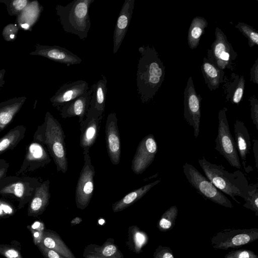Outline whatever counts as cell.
I'll use <instances>...</instances> for the list:
<instances>
[{
	"label": "cell",
	"mask_w": 258,
	"mask_h": 258,
	"mask_svg": "<svg viewBox=\"0 0 258 258\" xmlns=\"http://www.w3.org/2000/svg\"><path fill=\"white\" fill-rule=\"evenodd\" d=\"M17 209L10 202L0 198V219L13 216L16 212Z\"/></svg>",
	"instance_id": "obj_35"
},
{
	"label": "cell",
	"mask_w": 258,
	"mask_h": 258,
	"mask_svg": "<svg viewBox=\"0 0 258 258\" xmlns=\"http://www.w3.org/2000/svg\"><path fill=\"white\" fill-rule=\"evenodd\" d=\"M201 71L205 83L211 91L218 89L223 83L225 72L210 62L206 57L203 59Z\"/></svg>",
	"instance_id": "obj_22"
},
{
	"label": "cell",
	"mask_w": 258,
	"mask_h": 258,
	"mask_svg": "<svg viewBox=\"0 0 258 258\" xmlns=\"http://www.w3.org/2000/svg\"><path fill=\"white\" fill-rule=\"evenodd\" d=\"M37 246L44 258H64L56 251L45 247L41 243L38 244Z\"/></svg>",
	"instance_id": "obj_39"
},
{
	"label": "cell",
	"mask_w": 258,
	"mask_h": 258,
	"mask_svg": "<svg viewBox=\"0 0 258 258\" xmlns=\"http://www.w3.org/2000/svg\"><path fill=\"white\" fill-rule=\"evenodd\" d=\"M223 83L226 101L238 105L242 99L245 89V81L243 76L232 73L229 76L224 77Z\"/></svg>",
	"instance_id": "obj_20"
},
{
	"label": "cell",
	"mask_w": 258,
	"mask_h": 258,
	"mask_svg": "<svg viewBox=\"0 0 258 258\" xmlns=\"http://www.w3.org/2000/svg\"><path fill=\"white\" fill-rule=\"evenodd\" d=\"M178 208L174 205L168 208L161 216L157 227L162 232L171 230L175 225V220L178 215Z\"/></svg>",
	"instance_id": "obj_29"
},
{
	"label": "cell",
	"mask_w": 258,
	"mask_h": 258,
	"mask_svg": "<svg viewBox=\"0 0 258 258\" xmlns=\"http://www.w3.org/2000/svg\"><path fill=\"white\" fill-rule=\"evenodd\" d=\"M103 114L89 108L84 119L80 123V146L83 154L89 153L90 148L97 138Z\"/></svg>",
	"instance_id": "obj_14"
},
{
	"label": "cell",
	"mask_w": 258,
	"mask_h": 258,
	"mask_svg": "<svg viewBox=\"0 0 258 258\" xmlns=\"http://www.w3.org/2000/svg\"><path fill=\"white\" fill-rule=\"evenodd\" d=\"M253 150L255 161V167L258 168V141L256 139H253Z\"/></svg>",
	"instance_id": "obj_44"
},
{
	"label": "cell",
	"mask_w": 258,
	"mask_h": 258,
	"mask_svg": "<svg viewBox=\"0 0 258 258\" xmlns=\"http://www.w3.org/2000/svg\"><path fill=\"white\" fill-rule=\"evenodd\" d=\"M49 188V179L43 181L36 188L28 204V216L37 217L43 214L49 204L50 198Z\"/></svg>",
	"instance_id": "obj_19"
},
{
	"label": "cell",
	"mask_w": 258,
	"mask_h": 258,
	"mask_svg": "<svg viewBox=\"0 0 258 258\" xmlns=\"http://www.w3.org/2000/svg\"><path fill=\"white\" fill-rule=\"evenodd\" d=\"M235 27L247 39L249 47L258 45V33L253 28L243 22L238 23Z\"/></svg>",
	"instance_id": "obj_32"
},
{
	"label": "cell",
	"mask_w": 258,
	"mask_h": 258,
	"mask_svg": "<svg viewBox=\"0 0 258 258\" xmlns=\"http://www.w3.org/2000/svg\"><path fill=\"white\" fill-rule=\"evenodd\" d=\"M92 93L91 87L88 91L79 97L70 101L58 109L62 118L78 117L79 123L85 118L90 106V102Z\"/></svg>",
	"instance_id": "obj_18"
},
{
	"label": "cell",
	"mask_w": 258,
	"mask_h": 258,
	"mask_svg": "<svg viewBox=\"0 0 258 258\" xmlns=\"http://www.w3.org/2000/svg\"><path fill=\"white\" fill-rule=\"evenodd\" d=\"M215 39L207 51L208 60L220 69L233 70L237 53L228 42L227 36L219 27L215 29Z\"/></svg>",
	"instance_id": "obj_8"
},
{
	"label": "cell",
	"mask_w": 258,
	"mask_h": 258,
	"mask_svg": "<svg viewBox=\"0 0 258 258\" xmlns=\"http://www.w3.org/2000/svg\"><path fill=\"white\" fill-rule=\"evenodd\" d=\"M26 127L18 125L11 128L0 138V155L15 148L25 137Z\"/></svg>",
	"instance_id": "obj_27"
},
{
	"label": "cell",
	"mask_w": 258,
	"mask_h": 258,
	"mask_svg": "<svg viewBox=\"0 0 258 258\" xmlns=\"http://www.w3.org/2000/svg\"><path fill=\"white\" fill-rule=\"evenodd\" d=\"M160 181V179H158L126 195L122 199L113 204V211L114 212L121 211L133 204L144 196L153 186L159 183Z\"/></svg>",
	"instance_id": "obj_24"
},
{
	"label": "cell",
	"mask_w": 258,
	"mask_h": 258,
	"mask_svg": "<svg viewBox=\"0 0 258 258\" xmlns=\"http://www.w3.org/2000/svg\"><path fill=\"white\" fill-rule=\"evenodd\" d=\"M89 89L88 83L84 80L64 84L51 99V101L58 109L66 103L84 94Z\"/></svg>",
	"instance_id": "obj_17"
},
{
	"label": "cell",
	"mask_w": 258,
	"mask_h": 258,
	"mask_svg": "<svg viewBox=\"0 0 258 258\" xmlns=\"http://www.w3.org/2000/svg\"><path fill=\"white\" fill-rule=\"evenodd\" d=\"M94 0H74L66 6L58 5L57 13L63 30L85 39L91 27L89 11Z\"/></svg>",
	"instance_id": "obj_4"
},
{
	"label": "cell",
	"mask_w": 258,
	"mask_h": 258,
	"mask_svg": "<svg viewBox=\"0 0 258 258\" xmlns=\"http://www.w3.org/2000/svg\"><path fill=\"white\" fill-rule=\"evenodd\" d=\"M30 231L34 244L37 246L41 242L45 230L43 223L39 220L35 221L31 224L27 226Z\"/></svg>",
	"instance_id": "obj_33"
},
{
	"label": "cell",
	"mask_w": 258,
	"mask_h": 258,
	"mask_svg": "<svg viewBox=\"0 0 258 258\" xmlns=\"http://www.w3.org/2000/svg\"><path fill=\"white\" fill-rule=\"evenodd\" d=\"M243 207L253 211L255 216H258V189L257 187L249 192L247 198L245 200Z\"/></svg>",
	"instance_id": "obj_34"
},
{
	"label": "cell",
	"mask_w": 258,
	"mask_h": 258,
	"mask_svg": "<svg viewBox=\"0 0 258 258\" xmlns=\"http://www.w3.org/2000/svg\"><path fill=\"white\" fill-rule=\"evenodd\" d=\"M250 116L254 125L258 130V100L254 95L249 99Z\"/></svg>",
	"instance_id": "obj_37"
},
{
	"label": "cell",
	"mask_w": 258,
	"mask_h": 258,
	"mask_svg": "<svg viewBox=\"0 0 258 258\" xmlns=\"http://www.w3.org/2000/svg\"><path fill=\"white\" fill-rule=\"evenodd\" d=\"M21 27L25 29H28L29 27V25L28 24L25 23L22 24Z\"/></svg>",
	"instance_id": "obj_47"
},
{
	"label": "cell",
	"mask_w": 258,
	"mask_h": 258,
	"mask_svg": "<svg viewBox=\"0 0 258 258\" xmlns=\"http://www.w3.org/2000/svg\"><path fill=\"white\" fill-rule=\"evenodd\" d=\"M27 2L26 0H16L13 2V5L16 9L21 10L26 6Z\"/></svg>",
	"instance_id": "obj_45"
},
{
	"label": "cell",
	"mask_w": 258,
	"mask_h": 258,
	"mask_svg": "<svg viewBox=\"0 0 258 258\" xmlns=\"http://www.w3.org/2000/svg\"><path fill=\"white\" fill-rule=\"evenodd\" d=\"M224 258H258V255L251 250L239 249L231 250Z\"/></svg>",
	"instance_id": "obj_36"
},
{
	"label": "cell",
	"mask_w": 258,
	"mask_h": 258,
	"mask_svg": "<svg viewBox=\"0 0 258 258\" xmlns=\"http://www.w3.org/2000/svg\"><path fill=\"white\" fill-rule=\"evenodd\" d=\"M14 37V35L12 34V35H10V38H13Z\"/></svg>",
	"instance_id": "obj_49"
},
{
	"label": "cell",
	"mask_w": 258,
	"mask_h": 258,
	"mask_svg": "<svg viewBox=\"0 0 258 258\" xmlns=\"http://www.w3.org/2000/svg\"><path fill=\"white\" fill-rule=\"evenodd\" d=\"M10 167L9 163L4 159H0V180L5 177Z\"/></svg>",
	"instance_id": "obj_43"
},
{
	"label": "cell",
	"mask_w": 258,
	"mask_h": 258,
	"mask_svg": "<svg viewBox=\"0 0 258 258\" xmlns=\"http://www.w3.org/2000/svg\"><path fill=\"white\" fill-rule=\"evenodd\" d=\"M91 86L92 93L89 108L103 114L107 92V79L105 76Z\"/></svg>",
	"instance_id": "obj_23"
},
{
	"label": "cell",
	"mask_w": 258,
	"mask_h": 258,
	"mask_svg": "<svg viewBox=\"0 0 258 258\" xmlns=\"http://www.w3.org/2000/svg\"><path fill=\"white\" fill-rule=\"evenodd\" d=\"M183 172L190 185L205 199L226 208H232L231 201L194 166L185 163Z\"/></svg>",
	"instance_id": "obj_6"
},
{
	"label": "cell",
	"mask_w": 258,
	"mask_h": 258,
	"mask_svg": "<svg viewBox=\"0 0 258 258\" xmlns=\"http://www.w3.org/2000/svg\"><path fill=\"white\" fill-rule=\"evenodd\" d=\"M258 239V229H226L215 234L211 239L216 249L235 248L254 242Z\"/></svg>",
	"instance_id": "obj_9"
},
{
	"label": "cell",
	"mask_w": 258,
	"mask_h": 258,
	"mask_svg": "<svg viewBox=\"0 0 258 258\" xmlns=\"http://www.w3.org/2000/svg\"><path fill=\"white\" fill-rule=\"evenodd\" d=\"M135 0H125L118 15L114 28L113 40V52L119 49L130 24Z\"/></svg>",
	"instance_id": "obj_16"
},
{
	"label": "cell",
	"mask_w": 258,
	"mask_h": 258,
	"mask_svg": "<svg viewBox=\"0 0 258 258\" xmlns=\"http://www.w3.org/2000/svg\"><path fill=\"white\" fill-rule=\"evenodd\" d=\"M50 156L42 144L32 141L26 147L24 160L16 175L33 172L51 162Z\"/></svg>",
	"instance_id": "obj_12"
},
{
	"label": "cell",
	"mask_w": 258,
	"mask_h": 258,
	"mask_svg": "<svg viewBox=\"0 0 258 258\" xmlns=\"http://www.w3.org/2000/svg\"><path fill=\"white\" fill-rule=\"evenodd\" d=\"M103 223H104V220L102 219H101L99 221V223L101 225L103 224Z\"/></svg>",
	"instance_id": "obj_48"
},
{
	"label": "cell",
	"mask_w": 258,
	"mask_h": 258,
	"mask_svg": "<svg viewBox=\"0 0 258 258\" xmlns=\"http://www.w3.org/2000/svg\"><path fill=\"white\" fill-rule=\"evenodd\" d=\"M227 108L223 107L218 114V133L215 140V149L228 161L233 167L241 169L235 142L233 138L227 120Z\"/></svg>",
	"instance_id": "obj_7"
},
{
	"label": "cell",
	"mask_w": 258,
	"mask_h": 258,
	"mask_svg": "<svg viewBox=\"0 0 258 258\" xmlns=\"http://www.w3.org/2000/svg\"><path fill=\"white\" fill-rule=\"evenodd\" d=\"M43 54L67 66L79 64L82 61L81 58L68 49L57 46L46 48L43 51Z\"/></svg>",
	"instance_id": "obj_26"
},
{
	"label": "cell",
	"mask_w": 258,
	"mask_h": 258,
	"mask_svg": "<svg viewBox=\"0 0 258 258\" xmlns=\"http://www.w3.org/2000/svg\"><path fill=\"white\" fill-rule=\"evenodd\" d=\"M65 137L60 123L48 112L43 123L37 126L33 138V141L46 147L54 162L57 171L63 173H66L68 168Z\"/></svg>",
	"instance_id": "obj_3"
},
{
	"label": "cell",
	"mask_w": 258,
	"mask_h": 258,
	"mask_svg": "<svg viewBox=\"0 0 258 258\" xmlns=\"http://www.w3.org/2000/svg\"><path fill=\"white\" fill-rule=\"evenodd\" d=\"M105 141L108 155L113 165L120 162L121 155L120 139L116 113H110L105 124Z\"/></svg>",
	"instance_id": "obj_15"
},
{
	"label": "cell",
	"mask_w": 258,
	"mask_h": 258,
	"mask_svg": "<svg viewBox=\"0 0 258 258\" xmlns=\"http://www.w3.org/2000/svg\"><path fill=\"white\" fill-rule=\"evenodd\" d=\"M202 98L196 91L191 77H189L184 91V118L194 129L197 138L200 133Z\"/></svg>",
	"instance_id": "obj_11"
},
{
	"label": "cell",
	"mask_w": 258,
	"mask_h": 258,
	"mask_svg": "<svg viewBox=\"0 0 258 258\" xmlns=\"http://www.w3.org/2000/svg\"><path fill=\"white\" fill-rule=\"evenodd\" d=\"M41 183L35 177L7 175L0 180V195L17 200V209L21 210L29 203Z\"/></svg>",
	"instance_id": "obj_5"
},
{
	"label": "cell",
	"mask_w": 258,
	"mask_h": 258,
	"mask_svg": "<svg viewBox=\"0 0 258 258\" xmlns=\"http://www.w3.org/2000/svg\"><path fill=\"white\" fill-rule=\"evenodd\" d=\"M207 21L203 17L196 16L192 19L188 31L187 43L191 49L196 48L205 29L208 26Z\"/></svg>",
	"instance_id": "obj_28"
},
{
	"label": "cell",
	"mask_w": 258,
	"mask_h": 258,
	"mask_svg": "<svg viewBox=\"0 0 258 258\" xmlns=\"http://www.w3.org/2000/svg\"><path fill=\"white\" fill-rule=\"evenodd\" d=\"M85 258H105L102 256H100L97 254H88L85 256Z\"/></svg>",
	"instance_id": "obj_46"
},
{
	"label": "cell",
	"mask_w": 258,
	"mask_h": 258,
	"mask_svg": "<svg viewBox=\"0 0 258 258\" xmlns=\"http://www.w3.org/2000/svg\"><path fill=\"white\" fill-rule=\"evenodd\" d=\"M135 241L138 249H140L147 241L146 235L142 232H137L135 235Z\"/></svg>",
	"instance_id": "obj_42"
},
{
	"label": "cell",
	"mask_w": 258,
	"mask_h": 258,
	"mask_svg": "<svg viewBox=\"0 0 258 258\" xmlns=\"http://www.w3.org/2000/svg\"><path fill=\"white\" fill-rule=\"evenodd\" d=\"M0 254L5 258H23L20 242L14 240L10 244H0Z\"/></svg>",
	"instance_id": "obj_31"
},
{
	"label": "cell",
	"mask_w": 258,
	"mask_h": 258,
	"mask_svg": "<svg viewBox=\"0 0 258 258\" xmlns=\"http://www.w3.org/2000/svg\"><path fill=\"white\" fill-rule=\"evenodd\" d=\"M40 243L45 247L56 251L64 258H75L59 236L51 230L44 231Z\"/></svg>",
	"instance_id": "obj_25"
},
{
	"label": "cell",
	"mask_w": 258,
	"mask_h": 258,
	"mask_svg": "<svg viewBox=\"0 0 258 258\" xmlns=\"http://www.w3.org/2000/svg\"><path fill=\"white\" fill-rule=\"evenodd\" d=\"M198 163L206 177L237 203L240 204L235 197H240L245 200L249 192L257 187V184H249L244 174L240 170L230 172L223 166L212 163L204 157L199 159Z\"/></svg>",
	"instance_id": "obj_2"
},
{
	"label": "cell",
	"mask_w": 258,
	"mask_h": 258,
	"mask_svg": "<svg viewBox=\"0 0 258 258\" xmlns=\"http://www.w3.org/2000/svg\"><path fill=\"white\" fill-rule=\"evenodd\" d=\"M234 130L236 149L245 169L247 156L251 146L250 135L244 122L238 119L235 121Z\"/></svg>",
	"instance_id": "obj_21"
},
{
	"label": "cell",
	"mask_w": 258,
	"mask_h": 258,
	"mask_svg": "<svg viewBox=\"0 0 258 258\" xmlns=\"http://www.w3.org/2000/svg\"><path fill=\"white\" fill-rule=\"evenodd\" d=\"M141 56L137 72V91L143 103L152 100L164 81L165 67L154 46L138 48Z\"/></svg>",
	"instance_id": "obj_1"
},
{
	"label": "cell",
	"mask_w": 258,
	"mask_h": 258,
	"mask_svg": "<svg viewBox=\"0 0 258 258\" xmlns=\"http://www.w3.org/2000/svg\"><path fill=\"white\" fill-rule=\"evenodd\" d=\"M250 81L256 85L258 84V58L250 68Z\"/></svg>",
	"instance_id": "obj_41"
},
{
	"label": "cell",
	"mask_w": 258,
	"mask_h": 258,
	"mask_svg": "<svg viewBox=\"0 0 258 258\" xmlns=\"http://www.w3.org/2000/svg\"><path fill=\"white\" fill-rule=\"evenodd\" d=\"M153 258H175L172 250L167 246L159 245L153 254Z\"/></svg>",
	"instance_id": "obj_38"
},
{
	"label": "cell",
	"mask_w": 258,
	"mask_h": 258,
	"mask_svg": "<svg viewBox=\"0 0 258 258\" xmlns=\"http://www.w3.org/2000/svg\"><path fill=\"white\" fill-rule=\"evenodd\" d=\"M84 163L81 169L75 191L77 208L83 210L90 203L94 192L95 171L89 153L83 154Z\"/></svg>",
	"instance_id": "obj_10"
},
{
	"label": "cell",
	"mask_w": 258,
	"mask_h": 258,
	"mask_svg": "<svg viewBox=\"0 0 258 258\" xmlns=\"http://www.w3.org/2000/svg\"><path fill=\"white\" fill-rule=\"evenodd\" d=\"M21 104L7 105L0 107V133L13 121Z\"/></svg>",
	"instance_id": "obj_30"
},
{
	"label": "cell",
	"mask_w": 258,
	"mask_h": 258,
	"mask_svg": "<svg viewBox=\"0 0 258 258\" xmlns=\"http://www.w3.org/2000/svg\"><path fill=\"white\" fill-rule=\"evenodd\" d=\"M158 151L154 136L149 134L139 143L132 161L131 169L137 175L142 174L153 162Z\"/></svg>",
	"instance_id": "obj_13"
},
{
	"label": "cell",
	"mask_w": 258,
	"mask_h": 258,
	"mask_svg": "<svg viewBox=\"0 0 258 258\" xmlns=\"http://www.w3.org/2000/svg\"><path fill=\"white\" fill-rule=\"evenodd\" d=\"M116 251L117 248L115 245L109 244L100 249V254L99 256H104L105 257L110 256L114 254Z\"/></svg>",
	"instance_id": "obj_40"
}]
</instances>
